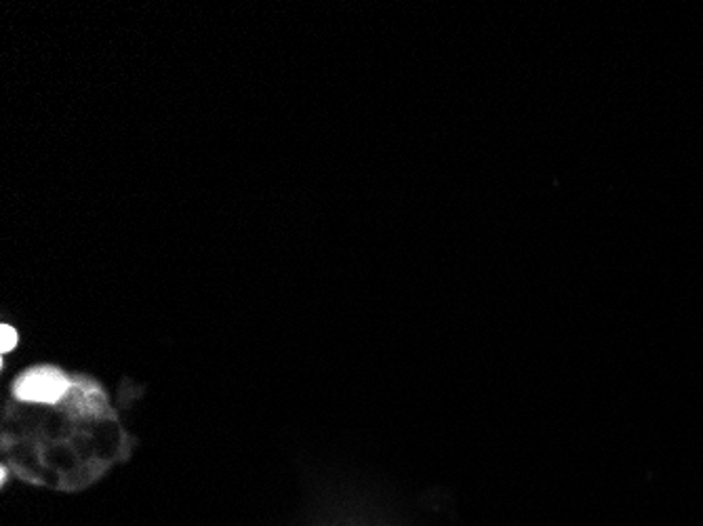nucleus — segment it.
<instances>
[{"instance_id":"obj_1","label":"nucleus","mask_w":703,"mask_h":526,"mask_svg":"<svg viewBox=\"0 0 703 526\" xmlns=\"http://www.w3.org/2000/svg\"><path fill=\"white\" fill-rule=\"evenodd\" d=\"M69 390V382L61 371L53 366H36L25 371L15 382V396L25 402H47L53 404L61 401Z\"/></svg>"},{"instance_id":"obj_2","label":"nucleus","mask_w":703,"mask_h":526,"mask_svg":"<svg viewBox=\"0 0 703 526\" xmlns=\"http://www.w3.org/2000/svg\"><path fill=\"white\" fill-rule=\"evenodd\" d=\"M0 333H3V354H6L9 350H13V347H15L17 333L13 331V327H9V325H3Z\"/></svg>"}]
</instances>
